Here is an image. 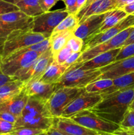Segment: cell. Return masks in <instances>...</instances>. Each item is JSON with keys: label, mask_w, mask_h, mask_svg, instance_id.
Wrapping results in <instances>:
<instances>
[{"label": "cell", "mask_w": 134, "mask_h": 135, "mask_svg": "<svg viewBox=\"0 0 134 135\" xmlns=\"http://www.w3.org/2000/svg\"><path fill=\"white\" fill-rule=\"evenodd\" d=\"M99 79H115L134 71V55L119 61H116L106 67L100 69Z\"/></svg>", "instance_id": "9a60e30c"}, {"label": "cell", "mask_w": 134, "mask_h": 135, "mask_svg": "<svg viewBox=\"0 0 134 135\" xmlns=\"http://www.w3.org/2000/svg\"><path fill=\"white\" fill-rule=\"evenodd\" d=\"M45 132L47 135H64L63 133H60V132H59V131L56 130V129H54L52 127L50 129H49L47 131H46Z\"/></svg>", "instance_id": "bcb514c9"}, {"label": "cell", "mask_w": 134, "mask_h": 135, "mask_svg": "<svg viewBox=\"0 0 134 135\" xmlns=\"http://www.w3.org/2000/svg\"><path fill=\"white\" fill-rule=\"evenodd\" d=\"M6 38H0V62L1 61L3 55L4 44H5Z\"/></svg>", "instance_id": "f6af8a7d"}, {"label": "cell", "mask_w": 134, "mask_h": 135, "mask_svg": "<svg viewBox=\"0 0 134 135\" xmlns=\"http://www.w3.org/2000/svg\"><path fill=\"white\" fill-rule=\"evenodd\" d=\"M45 132L40 129L29 127H15L9 135H38Z\"/></svg>", "instance_id": "1f68e13d"}, {"label": "cell", "mask_w": 134, "mask_h": 135, "mask_svg": "<svg viewBox=\"0 0 134 135\" xmlns=\"http://www.w3.org/2000/svg\"><path fill=\"white\" fill-rule=\"evenodd\" d=\"M95 1V0H87L86 3H85V4L84 5V7H83L82 8L85 7H87V5H89V4L93 2V1ZM82 8H81V9H82Z\"/></svg>", "instance_id": "f907efd6"}, {"label": "cell", "mask_w": 134, "mask_h": 135, "mask_svg": "<svg viewBox=\"0 0 134 135\" xmlns=\"http://www.w3.org/2000/svg\"><path fill=\"white\" fill-rule=\"evenodd\" d=\"M4 1H7V2L10 3H12V4H14V5H16V4H17V3L19 2V1H21V0H4Z\"/></svg>", "instance_id": "681fc988"}, {"label": "cell", "mask_w": 134, "mask_h": 135, "mask_svg": "<svg viewBox=\"0 0 134 135\" xmlns=\"http://www.w3.org/2000/svg\"><path fill=\"white\" fill-rule=\"evenodd\" d=\"M108 12L88 17L84 22L78 25L73 32L74 35L84 40L90 36L95 34L101 27Z\"/></svg>", "instance_id": "ac0fdd59"}, {"label": "cell", "mask_w": 134, "mask_h": 135, "mask_svg": "<svg viewBox=\"0 0 134 135\" xmlns=\"http://www.w3.org/2000/svg\"><path fill=\"white\" fill-rule=\"evenodd\" d=\"M68 67L64 65L58 64L53 61L46 68L42 76L39 77V80L49 84H56L62 75L65 73Z\"/></svg>", "instance_id": "7402d4cb"}, {"label": "cell", "mask_w": 134, "mask_h": 135, "mask_svg": "<svg viewBox=\"0 0 134 135\" xmlns=\"http://www.w3.org/2000/svg\"><path fill=\"white\" fill-rule=\"evenodd\" d=\"M68 118L88 129L103 133H112L120 127L118 124L101 118L89 109L81 111Z\"/></svg>", "instance_id": "8992f818"}, {"label": "cell", "mask_w": 134, "mask_h": 135, "mask_svg": "<svg viewBox=\"0 0 134 135\" xmlns=\"http://www.w3.org/2000/svg\"><path fill=\"white\" fill-rule=\"evenodd\" d=\"M121 9L124 11L127 15H131L134 16V1L122 7Z\"/></svg>", "instance_id": "b9f144b4"}, {"label": "cell", "mask_w": 134, "mask_h": 135, "mask_svg": "<svg viewBox=\"0 0 134 135\" xmlns=\"http://www.w3.org/2000/svg\"><path fill=\"white\" fill-rule=\"evenodd\" d=\"M56 89V84H49L35 79L25 83L23 91L28 97L32 96L47 102Z\"/></svg>", "instance_id": "2e32d148"}, {"label": "cell", "mask_w": 134, "mask_h": 135, "mask_svg": "<svg viewBox=\"0 0 134 135\" xmlns=\"http://www.w3.org/2000/svg\"><path fill=\"white\" fill-rule=\"evenodd\" d=\"M134 26V16L128 15L126 18L118 22L117 25L102 32L96 33L90 36L86 39L84 40V46L83 51L87 50L92 48L99 44L103 43L111 39L116 35L119 34L120 32L123 31L125 29Z\"/></svg>", "instance_id": "30bf717a"}, {"label": "cell", "mask_w": 134, "mask_h": 135, "mask_svg": "<svg viewBox=\"0 0 134 135\" xmlns=\"http://www.w3.org/2000/svg\"><path fill=\"white\" fill-rule=\"evenodd\" d=\"M18 10H19V9L16 5L7 2L4 0H0V15L9 13V12L15 11Z\"/></svg>", "instance_id": "836d02e7"}, {"label": "cell", "mask_w": 134, "mask_h": 135, "mask_svg": "<svg viewBox=\"0 0 134 135\" xmlns=\"http://www.w3.org/2000/svg\"><path fill=\"white\" fill-rule=\"evenodd\" d=\"M85 88L60 87L54 92L46 102V105L53 117H60L64 108Z\"/></svg>", "instance_id": "52a82bcc"}, {"label": "cell", "mask_w": 134, "mask_h": 135, "mask_svg": "<svg viewBox=\"0 0 134 135\" xmlns=\"http://www.w3.org/2000/svg\"><path fill=\"white\" fill-rule=\"evenodd\" d=\"M87 0H76V9H77V13L84 7L86 3Z\"/></svg>", "instance_id": "c3c4849f"}, {"label": "cell", "mask_w": 134, "mask_h": 135, "mask_svg": "<svg viewBox=\"0 0 134 135\" xmlns=\"http://www.w3.org/2000/svg\"><path fill=\"white\" fill-rule=\"evenodd\" d=\"M66 46L69 47L72 52H80L83 51L84 46V40L79 37L76 36L74 34L70 37Z\"/></svg>", "instance_id": "f1b7e54d"}, {"label": "cell", "mask_w": 134, "mask_h": 135, "mask_svg": "<svg viewBox=\"0 0 134 135\" xmlns=\"http://www.w3.org/2000/svg\"><path fill=\"white\" fill-rule=\"evenodd\" d=\"M73 34V31H63L55 34H51L49 37L50 50L53 54L64 47L66 45L70 37Z\"/></svg>", "instance_id": "cb8c5ba5"}, {"label": "cell", "mask_w": 134, "mask_h": 135, "mask_svg": "<svg viewBox=\"0 0 134 135\" xmlns=\"http://www.w3.org/2000/svg\"><path fill=\"white\" fill-rule=\"evenodd\" d=\"M114 86L109 90V92L106 94L111 93L120 90L129 89L134 88V71L126 75L121 76L120 77L113 79Z\"/></svg>", "instance_id": "4316f807"}, {"label": "cell", "mask_w": 134, "mask_h": 135, "mask_svg": "<svg viewBox=\"0 0 134 135\" xmlns=\"http://www.w3.org/2000/svg\"><path fill=\"white\" fill-rule=\"evenodd\" d=\"M132 43H134V30L131 32V34H130L129 37L127 38V39L126 40V42L123 43V46H127V45H129L130 44Z\"/></svg>", "instance_id": "7dc6e473"}, {"label": "cell", "mask_w": 134, "mask_h": 135, "mask_svg": "<svg viewBox=\"0 0 134 135\" xmlns=\"http://www.w3.org/2000/svg\"><path fill=\"white\" fill-rule=\"evenodd\" d=\"M72 53V51L71 50V49L67 46H65L64 47L53 54V61L58 64L63 65Z\"/></svg>", "instance_id": "f546056e"}, {"label": "cell", "mask_w": 134, "mask_h": 135, "mask_svg": "<svg viewBox=\"0 0 134 135\" xmlns=\"http://www.w3.org/2000/svg\"><path fill=\"white\" fill-rule=\"evenodd\" d=\"M53 118L45 101L30 96L14 123V128L22 127L46 131L52 127Z\"/></svg>", "instance_id": "7a4b0ae2"}, {"label": "cell", "mask_w": 134, "mask_h": 135, "mask_svg": "<svg viewBox=\"0 0 134 135\" xmlns=\"http://www.w3.org/2000/svg\"><path fill=\"white\" fill-rule=\"evenodd\" d=\"M14 129V124L0 119V135H9Z\"/></svg>", "instance_id": "e575fe53"}, {"label": "cell", "mask_w": 134, "mask_h": 135, "mask_svg": "<svg viewBox=\"0 0 134 135\" xmlns=\"http://www.w3.org/2000/svg\"><path fill=\"white\" fill-rule=\"evenodd\" d=\"M133 30L134 26H130V27L123 30V31L120 32L119 34L116 35L115 36L109 40L108 41H106L101 44L97 45L89 50L82 51V54H81L80 58L78 59L76 63H84V62L87 61L102 53L106 52V51H110V50H114V49L118 48V47H122L123 43L126 42L130 34Z\"/></svg>", "instance_id": "9c48e42d"}, {"label": "cell", "mask_w": 134, "mask_h": 135, "mask_svg": "<svg viewBox=\"0 0 134 135\" xmlns=\"http://www.w3.org/2000/svg\"><path fill=\"white\" fill-rule=\"evenodd\" d=\"M40 53L34 51L20 52L15 51L12 52L0 62L1 69L5 75L16 79L18 75L25 69L41 55Z\"/></svg>", "instance_id": "277c9868"}, {"label": "cell", "mask_w": 134, "mask_h": 135, "mask_svg": "<svg viewBox=\"0 0 134 135\" xmlns=\"http://www.w3.org/2000/svg\"><path fill=\"white\" fill-rule=\"evenodd\" d=\"M52 127L64 135H103V133L91 130L74 122L70 118L54 117Z\"/></svg>", "instance_id": "5bb4252c"}, {"label": "cell", "mask_w": 134, "mask_h": 135, "mask_svg": "<svg viewBox=\"0 0 134 135\" xmlns=\"http://www.w3.org/2000/svg\"><path fill=\"white\" fill-rule=\"evenodd\" d=\"M38 135H47V133H46V132H43V133H40V134H39Z\"/></svg>", "instance_id": "f5cc1de1"}, {"label": "cell", "mask_w": 134, "mask_h": 135, "mask_svg": "<svg viewBox=\"0 0 134 135\" xmlns=\"http://www.w3.org/2000/svg\"><path fill=\"white\" fill-rule=\"evenodd\" d=\"M24 86L21 80L16 79L7 83L0 87V105L20 93Z\"/></svg>", "instance_id": "44dd1931"}, {"label": "cell", "mask_w": 134, "mask_h": 135, "mask_svg": "<svg viewBox=\"0 0 134 135\" xmlns=\"http://www.w3.org/2000/svg\"><path fill=\"white\" fill-rule=\"evenodd\" d=\"M28 96L22 90V92L11 100L0 105V112H8L18 117L26 105Z\"/></svg>", "instance_id": "ffe728a7"}, {"label": "cell", "mask_w": 134, "mask_h": 135, "mask_svg": "<svg viewBox=\"0 0 134 135\" xmlns=\"http://www.w3.org/2000/svg\"><path fill=\"white\" fill-rule=\"evenodd\" d=\"M47 37L44 34L34 32L32 29L14 30L7 36L2 59L13 51L42 42Z\"/></svg>", "instance_id": "5b68a950"}, {"label": "cell", "mask_w": 134, "mask_h": 135, "mask_svg": "<svg viewBox=\"0 0 134 135\" xmlns=\"http://www.w3.org/2000/svg\"><path fill=\"white\" fill-rule=\"evenodd\" d=\"M53 61V55L51 50L41 54L30 66L16 77V79L26 83L30 80L39 79L47 67Z\"/></svg>", "instance_id": "7c38bea8"}, {"label": "cell", "mask_w": 134, "mask_h": 135, "mask_svg": "<svg viewBox=\"0 0 134 135\" xmlns=\"http://www.w3.org/2000/svg\"><path fill=\"white\" fill-rule=\"evenodd\" d=\"M102 100L89 110L101 118L120 125L134 99V88L102 94Z\"/></svg>", "instance_id": "6da1fadb"}, {"label": "cell", "mask_w": 134, "mask_h": 135, "mask_svg": "<svg viewBox=\"0 0 134 135\" xmlns=\"http://www.w3.org/2000/svg\"><path fill=\"white\" fill-rule=\"evenodd\" d=\"M128 109H134V99L132 100V102L130 103V105H129Z\"/></svg>", "instance_id": "816d5d0a"}, {"label": "cell", "mask_w": 134, "mask_h": 135, "mask_svg": "<svg viewBox=\"0 0 134 135\" xmlns=\"http://www.w3.org/2000/svg\"><path fill=\"white\" fill-rule=\"evenodd\" d=\"M11 32L9 30H7L3 26L1 23L0 22V38H7L8 35Z\"/></svg>", "instance_id": "ee69618b"}, {"label": "cell", "mask_w": 134, "mask_h": 135, "mask_svg": "<svg viewBox=\"0 0 134 135\" xmlns=\"http://www.w3.org/2000/svg\"><path fill=\"white\" fill-rule=\"evenodd\" d=\"M60 0H39V5L43 13L49 11L50 9L55 5Z\"/></svg>", "instance_id": "d590c367"}, {"label": "cell", "mask_w": 134, "mask_h": 135, "mask_svg": "<svg viewBox=\"0 0 134 135\" xmlns=\"http://www.w3.org/2000/svg\"><path fill=\"white\" fill-rule=\"evenodd\" d=\"M69 15L66 9L47 11L34 17V24L32 30L43 34L49 38L51 33L58 25Z\"/></svg>", "instance_id": "ba28073f"}, {"label": "cell", "mask_w": 134, "mask_h": 135, "mask_svg": "<svg viewBox=\"0 0 134 135\" xmlns=\"http://www.w3.org/2000/svg\"><path fill=\"white\" fill-rule=\"evenodd\" d=\"M134 55V43L130 44L127 46H122L120 51L118 53L115 59L116 61H119L129 57L133 56Z\"/></svg>", "instance_id": "d6a6232c"}, {"label": "cell", "mask_w": 134, "mask_h": 135, "mask_svg": "<svg viewBox=\"0 0 134 135\" xmlns=\"http://www.w3.org/2000/svg\"><path fill=\"white\" fill-rule=\"evenodd\" d=\"M116 8V0H95L87 7L80 9L76 13L78 25L90 16L102 14Z\"/></svg>", "instance_id": "e0dca14e"}, {"label": "cell", "mask_w": 134, "mask_h": 135, "mask_svg": "<svg viewBox=\"0 0 134 135\" xmlns=\"http://www.w3.org/2000/svg\"><path fill=\"white\" fill-rule=\"evenodd\" d=\"M81 54H82V51H80V52H72L63 65H64L66 67H68L72 65L75 64L77 62L78 59L80 58Z\"/></svg>", "instance_id": "8d00e7d4"}, {"label": "cell", "mask_w": 134, "mask_h": 135, "mask_svg": "<svg viewBox=\"0 0 134 135\" xmlns=\"http://www.w3.org/2000/svg\"><path fill=\"white\" fill-rule=\"evenodd\" d=\"M18 117L8 112H0V119L14 124L17 121Z\"/></svg>", "instance_id": "f35d334b"}, {"label": "cell", "mask_w": 134, "mask_h": 135, "mask_svg": "<svg viewBox=\"0 0 134 135\" xmlns=\"http://www.w3.org/2000/svg\"><path fill=\"white\" fill-rule=\"evenodd\" d=\"M0 22L5 29L11 32L32 29L34 17H30L18 10L0 15Z\"/></svg>", "instance_id": "4fadbf2b"}, {"label": "cell", "mask_w": 134, "mask_h": 135, "mask_svg": "<svg viewBox=\"0 0 134 135\" xmlns=\"http://www.w3.org/2000/svg\"><path fill=\"white\" fill-rule=\"evenodd\" d=\"M102 100V95L85 90L78 95L63 110L60 117H68L85 109H90Z\"/></svg>", "instance_id": "8fae6325"}, {"label": "cell", "mask_w": 134, "mask_h": 135, "mask_svg": "<svg viewBox=\"0 0 134 135\" xmlns=\"http://www.w3.org/2000/svg\"><path fill=\"white\" fill-rule=\"evenodd\" d=\"M133 1L134 0H116L118 9H121L122 7L125 6V5H127V4L131 3L133 2Z\"/></svg>", "instance_id": "7bdbcfd3"}, {"label": "cell", "mask_w": 134, "mask_h": 135, "mask_svg": "<svg viewBox=\"0 0 134 135\" xmlns=\"http://www.w3.org/2000/svg\"><path fill=\"white\" fill-rule=\"evenodd\" d=\"M120 127L123 129L133 130L134 129V109H129L125 113Z\"/></svg>", "instance_id": "4dcf8cb0"}, {"label": "cell", "mask_w": 134, "mask_h": 135, "mask_svg": "<svg viewBox=\"0 0 134 135\" xmlns=\"http://www.w3.org/2000/svg\"><path fill=\"white\" fill-rule=\"evenodd\" d=\"M16 80L14 78L10 76H8V75H5V74L3 72L2 69H1V65H0V87H1V86L3 85V84H6L8 82L12 81V80Z\"/></svg>", "instance_id": "60d3db41"}, {"label": "cell", "mask_w": 134, "mask_h": 135, "mask_svg": "<svg viewBox=\"0 0 134 135\" xmlns=\"http://www.w3.org/2000/svg\"><path fill=\"white\" fill-rule=\"evenodd\" d=\"M103 135H134V131L130 129L120 127L115 131L110 133H104Z\"/></svg>", "instance_id": "ab89813d"}, {"label": "cell", "mask_w": 134, "mask_h": 135, "mask_svg": "<svg viewBox=\"0 0 134 135\" xmlns=\"http://www.w3.org/2000/svg\"><path fill=\"white\" fill-rule=\"evenodd\" d=\"M121 48L122 47L102 53L87 61L84 63H75L74 65L84 70L97 69L106 67L115 61L116 57L120 51Z\"/></svg>", "instance_id": "d6986e66"}, {"label": "cell", "mask_w": 134, "mask_h": 135, "mask_svg": "<svg viewBox=\"0 0 134 135\" xmlns=\"http://www.w3.org/2000/svg\"><path fill=\"white\" fill-rule=\"evenodd\" d=\"M78 20L76 14H69L53 30L51 34H57L63 31H73L78 25Z\"/></svg>", "instance_id": "83f0119b"}, {"label": "cell", "mask_w": 134, "mask_h": 135, "mask_svg": "<svg viewBox=\"0 0 134 135\" xmlns=\"http://www.w3.org/2000/svg\"><path fill=\"white\" fill-rule=\"evenodd\" d=\"M114 86V80L111 79H100L88 84L85 87L87 92L98 94H106Z\"/></svg>", "instance_id": "d4e9b609"}, {"label": "cell", "mask_w": 134, "mask_h": 135, "mask_svg": "<svg viewBox=\"0 0 134 135\" xmlns=\"http://www.w3.org/2000/svg\"><path fill=\"white\" fill-rule=\"evenodd\" d=\"M20 11L30 17H35L43 13L39 0H21L16 4Z\"/></svg>", "instance_id": "484cf974"}, {"label": "cell", "mask_w": 134, "mask_h": 135, "mask_svg": "<svg viewBox=\"0 0 134 135\" xmlns=\"http://www.w3.org/2000/svg\"><path fill=\"white\" fill-rule=\"evenodd\" d=\"M101 75L100 69L84 70L74 64L68 67L56 83V88L60 87L85 88L89 83L98 80Z\"/></svg>", "instance_id": "3957f363"}, {"label": "cell", "mask_w": 134, "mask_h": 135, "mask_svg": "<svg viewBox=\"0 0 134 135\" xmlns=\"http://www.w3.org/2000/svg\"><path fill=\"white\" fill-rule=\"evenodd\" d=\"M127 15H128L124 11L121 9L116 8V9L110 11L108 12L101 27L96 33L102 32L115 26L118 22H120L122 20L126 18Z\"/></svg>", "instance_id": "603a6c76"}, {"label": "cell", "mask_w": 134, "mask_h": 135, "mask_svg": "<svg viewBox=\"0 0 134 135\" xmlns=\"http://www.w3.org/2000/svg\"><path fill=\"white\" fill-rule=\"evenodd\" d=\"M66 6V10L69 14H76V0H61Z\"/></svg>", "instance_id": "74e56055"}]
</instances>
